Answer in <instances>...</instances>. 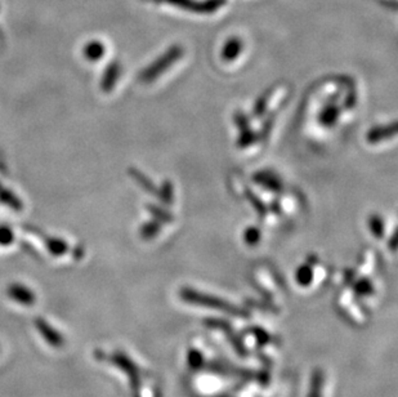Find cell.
I'll use <instances>...</instances> for the list:
<instances>
[{
	"mask_svg": "<svg viewBox=\"0 0 398 397\" xmlns=\"http://www.w3.org/2000/svg\"><path fill=\"white\" fill-rule=\"evenodd\" d=\"M180 297L186 302L204 306V307L216 308V310H220L223 312L232 314V315H245L240 308L233 306L231 303L219 300L217 297H211L209 294L196 292L195 289H183L180 292Z\"/></svg>",
	"mask_w": 398,
	"mask_h": 397,
	"instance_id": "cell-1",
	"label": "cell"
},
{
	"mask_svg": "<svg viewBox=\"0 0 398 397\" xmlns=\"http://www.w3.org/2000/svg\"><path fill=\"white\" fill-rule=\"evenodd\" d=\"M182 56V48L180 45H173L172 48H169L161 57H158L149 68L143 70L141 79L143 82H152L158 78L163 71H166V68L173 65V62L178 60Z\"/></svg>",
	"mask_w": 398,
	"mask_h": 397,
	"instance_id": "cell-2",
	"label": "cell"
},
{
	"mask_svg": "<svg viewBox=\"0 0 398 397\" xmlns=\"http://www.w3.org/2000/svg\"><path fill=\"white\" fill-rule=\"evenodd\" d=\"M158 3H168L174 7L195 13H214L223 7L227 0H156Z\"/></svg>",
	"mask_w": 398,
	"mask_h": 397,
	"instance_id": "cell-3",
	"label": "cell"
},
{
	"mask_svg": "<svg viewBox=\"0 0 398 397\" xmlns=\"http://www.w3.org/2000/svg\"><path fill=\"white\" fill-rule=\"evenodd\" d=\"M8 294L12 300L25 305V306H31L35 302V295L31 292L27 286L23 284H13L9 286Z\"/></svg>",
	"mask_w": 398,
	"mask_h": 397,
	"instance_id": "cell-4",
	"label": "cell"
},
{
	"mask_svg": "<svg viewBox=\"0 0 398 397\" xmlns=\"http://www.w3.org/2000/svg\"><path fill=\"white\" fill-rule=\"evenodd\" d=\"M121 66L113 61L107 68H106L104 76H102V82H101V88L104 92H111L115 88L116 83L120 78Z\"/></svg>",
	"mask_w": 398,
	"mask_h": 397,
	"instance_id": "cell-5",
	"label": "cell"
},
{
	"mask_svg": "<svg viewBox=\"0 0 398 397\" xmlns=\"http://www.w3.org/2000/svg\"><path fill=\"white\" fill-rule=\"evenodd\" d=\"M37 326L40 329L42 336L48 341L49 345L53 346V347H61L63 345V338L58 331L53 329L51 325L45 324L43 320H37Z\"/></svg>",
	"mask_w": 398,
	"mask_h": 397,
	"instance_id": "cell-6",
	"label": "cell"
},
{
	"mask_svg": "<svg viewBox=\"0 0 398 397\" xmlns=\"http://www.w3.org/2000/svg\"><path fill=\"white\" fill-rule=\"evenodd\" d=\"M242 49V42L239 38H230L222 49V59L230 62L236 60Z\"/></svg>",
	"mask_w": 398,
	"mask_h": 397,
	"instance_id": "cell-7",
	"label": "cell"
},
{
	"mask_svg": "<svg viewBox=\"0 0 398 397\" xmlns=\"http://www.w3.org/2000/svg\"><path fill=\"white\" fill-rule=\"evenodd\" d=\"M84 57L88 61L96 62L105 56V45L101 42H90L84 47Z\"/></svg>",
	"mask_w": 398,
	"mask_h": 397,
	"instance_id": "cell-8",
	"label": "cell"
},
{
	"mask_svg": "<svg viewBox=\"0 0 398 397\" xmlns=\"http://www.w3.org/2000/svg\"><path fill=\"white\" fill-rule=\"evenodd\" d=\"M394 135H396V126L392 124L388 127H378L371 129L368 135V140L370 143L380 142L385 138Z\"/></svg>",
	"mask_w": 398,
	"mask_h": 397,
	"instance_id": "cell-9",
	"label": "cell"
},
{
	"mask_svg": "<svg viewBox=\"0 0 398 397\" xmlns=\"http://www.w3.org/2000/svg\"><path fill=\"white\" fill-rule=\"evenodd\" d=\"M0 202L6 204L9 208L15 212H21L23 210V202L18 199V196H15L11 190L0 186Z\"/></svg>",
	"mask_w": 398,
	"mask_h": 397,
	"instance_id": "cell-10",
	"label": "cell"
},
{
	"mask_svg": "<svg viewBox=\"0 0 398 397\" xmlns=\"http://www.w3.org/2000/svg\"><path fill=\"white\" fill-rule=\"evenodd\" d=\"M254 178H256V182H258L259 185H262L264 188L272 190V191H278V190L281 188V182H280L278 177L273 176L272 173H258Z\"/></svg>",
	"mask_w": 398,
	"mask_h": 397,
	"instance_id": "cell-11",
	"label": "cell"
},
{
	"mask_svg": "<svg viewBox=\"0 0 398 397\" xmlns=\"http://www.w3.org/2000/svg\"><path fill=\"white\" fill-rule=\"evenodd\" d=\"M295 278H297L298 284L301 285V286H309L315 281V271L312 269V266L303 264L297 271Z\"/></svg>",
	"mask_w": 398,
	"mask_h": 397,
	"instance_id": "cell-12",
	"label": "cell"
},
{
	"mask_svg": "<svg viewBox=\"0 0 398 397\" xmlns=\"http://www.w3.org/2000/svg\"><path fill=\"white\" fill-rule=\"evenodd\" d=\"M323 390H325V375L323 372L317 370L312 375L309 397H323Z\"/></svg>",
	"mask_w": 398,
	"mask_h": 397,
	"instance_id": "cell-13",
	"label": "cell"
},
{
	"mask_svg": "<svg viewBox=\"0 0 398 397\" xmlns=\"http://www.w3.org/2000/svg\"><path fill=\"white\" fill-rule=\"evenodd\" d=\"M129 173L132 174V177L135 178V182L137 183H139L141 185V188H144L147 193H150V194H154V195H158V190L154 186V183L151 182L143 173L139 172V171H137L135 168H132V169H129Z\"/></svg>",
	"mask_w": 398,
	"mask_h": 397,
	"instance_id": "cell-14",
	"label": "cell"
},
{
	"mask_svg": "<svg viewBox=\"0 0 398 397\" xmlns=\"http://www.w3.org/2000/svg\"><path fill=\"white\" fill-rule=\"evenodd\" d=\"M45 244H46L48 250L53 255H63L68 252L66 241L58 239V238H48V239L45 240Z\"/></svg>",
	"mask_w": 398,
	"mask_h": 397,
	"instance_id": "cell-15",
	"label": "cell"
},
{
	"mask_svg": "<svg viewBox=\"0 0 398 397\" xmlns=\"http://www.w3.org/2000/svg\"><path fill=\"white\" fill-rule=\"evenodd\" d=\"M339 111L340 110H339L337 106H328L321 113V115H320V121L323 123L325 127L326 126L330 127V126L335 123V120H338Z\"/></svg>",
	"mask_w": 398,
	"mask_h": 397,
	"instance_id": "cell-16",
	"label": "cell"
},
{
	"mask_svg": "<svg viewBox=\"0 0 398 397\" xmlns=\"http://www.w3.org/2000/svg\"><path fill=\"white\" fill-rule=\"evenodd\" d=\"M354 292L359 297H371L375 293V289L368 279H361L354 285Z\"/></svg>",
	"mask_w": 398,
	"mask_h": 397,
	"instance_id": "cell-17",
	"label": "cell"
},
{
	"mask_svg": "<svg viewBox=\"0 0 398 397\" xmlns=\"http://www.w3.org/2000/svg\"><path fill=\"white\" fill-rule=\"evenodd\" d=\"M15 240V233L8 226H0V245H11Z\"/></svg>",
	"mask_w": 398,
	"mask_h": 397,
	"instance_id": "cell-18",
	"label": "cell"
},
{
	"mask_svg": "<svg viewBox=\"0 0 398 397\" xmlns=\"http://www.w3.org/2000/svg\"><path fill=\"white\" fill-rule=\"evenodd\" d=\"M188 364L191 367H200L204 364V353L199 350L188 351Z\"/></svg>",
	"mask_w": 398,
	"mask_h": 397,
	"instance_id": "cell-19",
	"label": "cell"
},
{
	"mask_svg": "<svg viewBox=\"0 0 398 397\" xmlns=\"http://www.w3.org/2000/svg\"><path fill=\"white\" fill-rule=\"evenodd\" d=\"M160 230V226L156 222H147L146 225L142 226L141 228V235L144 239H152Z\"/></svg>",
	"mask_w": 398,
	"mask_h": 397,
	"instance_id": "cell-20",
	"label": "cell"
},
{
	"mask_svg": "<svg viewBox=\"0 0 398 397\" xmlns=\"http://www.w3.org/2000/svg\"><path fill=\"white\" fill-rule=\"evenodd\" d=\"M370 228H371V233H374V236L382 238L384 231L382 218L378 217V216H373V217L370 218Z\"/></svg>",
	"mask_w": 398,
	"mask_h": 397,
	"instance_id": "cell-21",
	"label": "cell"
},
{
	"mask_svg": "<svg viewBox=\"0 0 398 397\" xmlns=\"http://www.w3.org/2000/svg\"><path fill=\"white\" fill-rule=\"evenodd\" d=\"M245 236V241L248 243L249 245H256L261 240V233L256 227H249L248 230L244 233Z\"/></svg>",
	"mask_w": 398,
	"mask_h": 397,
	"instance_id": "cell-22",
	"label": "cell"
},
{
	"mask_svg": "<svg viewBox=\"0 0 398 397\" xmlns=\"http://www.w3.org/2000/svg\"><path fill=\"white\" fill-rule=\"evenodd\" d=\"M256 140V135H254L253 132H250L248 128H247V129H242V130H241L239 145H240V147H248L249 145H251Z\"/></svg>",
	"mask_w": 398,
	"mask_h": 397,
	"instance_id": "cell-23",
	"label": "cell"
},
{
	"mask_svg": "<svg viewBox=\"0 0 398 397\" xmlns=\"http://www.w3.org/2000/svg\"><path fill=\"white\" fill-rule=\"evenodd\" d=\"M161 188H163V193L158 194L160 199H163L166 202H173V186L169 182H166Z\"/></svg>",
	"mask_w": 398,
	"mask_h": 397,
	"instance_id": "cell-24",
	"label": "cell"
},
{
	"mask_svg": "<svg viewBox=\"0 0 398 397\" xmlns=\"http://www.w3.org/2000/svg\"><path fill=\"white\" fill-rule=\"evenodd\" d=\"M151 213L158 218V219H161V221H166V222H169L172 221V217L169 216V213H166V210L158 209L155 205H149L147 207Z\"/></svg>",
	"mask_w": 398,
	"mask_h": 397,
	"instance_id": "cell-25",
	"label": "cell"
}]
</instances>
